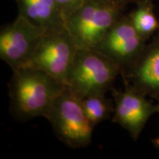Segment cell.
<instances>
[{"mask_svg":"<svg viewBox=\"0 0 159 159\" xmlns=\"http://www.w3.org/2000/svg\"><path fill=\"white\" fill-rule=\"evenodd\" d=\"M13 72L8 85L12 116L19 122L45 117L65 85L44 71L31 67Z\"/></svg>","mask_w":159,"mask_h":159,"instance_id":"6da1fadb","label":"cell"},{"mask_svg":"<svg viewBox=\"0 0 159 159\" xmlns=\"http://www.w3.org/2000/svg\"><path fill=\"white\" fill-rule=\"evenodd\" d=\"M120 69L111 60L94 49L78 48L65 81V86L79 99L105 94Z\"/></svg>","mask_w":159,"mask_h":159,"instance_id":"7a4b0ae2","label":"cell"},{"mask_svg":"<svg viewBox=\"0 0 159 159\" xmlns=\"http://www.w3.org/2000/svg\"><path fill=\"white\" fill-rule=\"evenodd\" d=\"M112 0H86L65 20V28L78 48L94 49L119 18Z\"/></svg>","mask_w":159,"mask_h":159,"instance_id":"3957f363","label":"cell"},{"mask_svg":"<svg viewBox=\"0 0 159 159\" xmlns=\"http://www.w3.org/2000/svg\"><path fill=\"white\" fill-rule=\"evenodd\" d=\"M45 118L49 120L57 139L68 148L80 149L91 144L94 127L85 116L80 99L66 86Z\"/></svg>","mask_w":159,"mask_h":159,"instance_id":"277c9868","label":"cell"},{"mask_svg":"<svg viewBox=\"0 0 159 159\" xmlns=\"http://www.w3.org/2000/svg\"><path fill=\"white\" fill-rule=\"evenodd\" d=\"M77 49L76 43L66 29L45 33L35 54L25 67L44 71L65 85Z\"/></svg>","mask_w":159,"mask_h":159,"instance_id":"5b68a950","label":"cell"},{"mask_svg":"<svg viewBox=\"0 0 159 159\" xmlns=\"http://www.w3.org/2000/svg\"><path fill=\"white\" fill-rule=\"evenodd\" d=\"M45 33L19 14L14 22L0 32V58L13 71L25 67L41 43Z\"/></svg>","mask_w":159,"mask_h":159,"instance_id":"8992f818","label":"cell"},{"mask_svg":"<svg viewBox=\"0 0 159 159\" xmlns=\"http://www.w3.org/2000/svg\"><path fill=\"white\" fill-rule=\"evenodd\" d=\"M146 46L130 19L119 17L94 49L111 60L123 75L132 68Z\"/></svg>","mask_w":159,"mask_h":159,"instance_id":"52a82bcc","label":"cell"},{"mask_svg":"<svg viewBox=\"0 0 159 159\" xmlns=\"http://www.w3.org/2000/svg\"><path fill=\"white\" fill-rule=\"evenodd\" d=\"M124 85L123 90L111 89L114 102L112 122L120 125L133 140L137 141L150 117L159 113L158 106L130 85Z\"/></svg>","mask_w":159,"mask_h":159,"instance_id":"ba28073f","label":"cell"},{"mask_svg":"<svg viewBox=\"0 0 159 159\" xmlns=\"http://www.w3.org/2000/svg\"><path fill=\"white\" fill-rule=\"evenodd\" d=\"M122 77L124 84L146 96L156 97L159 93V35L147 43L135 64Z\"/></svg>","mask_w":159,"mask_h":159,"instance_id":"9c48e42d","label":"cell"},{"mask_svg":"<svg viewBox=\"0 0 159 159\" xmlns=\"http://www.w3.org/2000/svg\"><path fill=\"white\" fill-rule=\"evenodd\" d=\"M20 14L45 33L65 28V19L56 0H18Z\"/></svg>","mask_w":159,"mask_h":159,"instance_id":"30bf717a","label":"cell"},{"mask_svg":"<svg viewBox=\"0 0 159 159\" xmlns=\"http://www.w3.org/2000/svg\"><path fill=\"white\" fill-rule=\"evenodd\" d=\"M85 116L93 126L107 120L114 112V102L105 94H95L80 99Z\"/></svg>","mask_w":159,"mask_h":159,"instance_id":"8fae6325","label":"cell"},{"mask_svg":"<svg viewBox=\"0 0 159 159\" xmlns=\"http://www.w3.org/2000/svg\"><path fill=\"white\" fill-rule=\"evenodd\" d=\"M129 19L138 34L146 41L159 28V22L152 7L147 2L141 4Z\"/></svg>","mask_w":159,"mask_h":159,"instance_id":"7c38bea8","label":"cell"},{"mask_svg":"<svg viewBox=\"0 0 159 159\" xmlns=\"http://www.w3.org/2000/svg\"><path fill=\"white\" fill-rule=\"evenodd\" d=\"M66 20L71 13L82 5L86 0H56Z\"/></svg>","mask_w":159,"mask_h":159,"instance_id":"4fadbf2b","label":"cell"},{"mask_svg":"<svg viewBox=\"0 0 159 159\" xmlns=\"http://www.w3.org/2000/svg\"><path fill=\"white\" fill-rule=\"evenodd\" d=\"M151 142H152V144L154 146V148H156V149L159 150V136L157 137H155L154 139H152V141H151Z\"/></svg>","mask_w":159,"mask_h":159,"instance_id":"5bb4252c","label":"cell"},{"mask_svg":"<svg viewBox=\"0 0 159 159\" xmlns=\"http://www.w3.org/2000/svg\"><path fill=\"white\" fill-rule=\"evenodd\" d=\"M112 1H114V2H116V4H118V5L121 6V5H122V3L125 2H127L128 0H112Z\"/></svg>","mask_w":159,"mask_h":159,"instance_id":"9a60e30c","label":"cell"},{"mask_svg":"<svg viewBox=\"0 0 159 159\" xmlns=\"http://www.w3.org/2000/svg\"><path fill=\"white\" fill-rule=\"evenodd\" d=\"M154 99H156V103H157V105H158V109H159V93H158V94L156 95V97H155Z\"/></svg>","mask_w":159,"mask_h":159,"instance_id":"2e32d148","label":"cell"}]
</instances>
